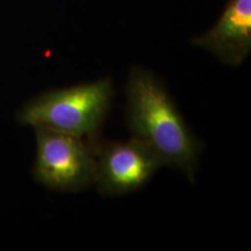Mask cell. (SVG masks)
Masks as SVG:
<instances>
[{"label": "cell", "instance_id": "obj_3", "mask_svg": "<svg viewBox=\"0 0 251 251\" xmlns=\"http://www.w3.org/2000/svg\"><path fill=\"white\" fill-rule=\"evenodd\" d=\"M37 183L58 192H80L94 184L96 149L81 137L47 127H33Z\"/></svg>", "mask_w": 251, "mask_h": 251}, {"label": "cell", "instance_id": "obj_1", "mask_svg": "<svg viewBox=\"0 0 251 251\" xmlns=\"http://www.w3.org/2000/svg\"><path fill=\"white\" fill-rule=\"evenodd\" d=\"M126 100L133 137L155 150L164 165L178 169L194 183L202 144L188 128L162 81L147 69L133 67L128 74Z\"/></svg>", "mask_w": 251, "mask_h": 251}, {"label": "cell", "instance_id": "obj_2", "mask_svg": "<svg viewBox=\"0 0 251 251\" xmlns=\"http://www.w3.org/2000/svg\"><path fill=\"white\" fill-rule=\"evenodd\" d=\"M113 96L109 78L50 90L25 103L17 120L23 126L51 128L93 140L111 109Z\"/></svg>", "mask_w": 251, "mask_h": 251}, {"label": "cell", "instance_id": "obj_4", "mask_svg": "<svg viewBox=\"0 0 251 251\" xmlns=\"http://www.w3.org/2000/svg\"><path fill=\"white\" fill-rule=\"evenodd\" d=\"M163 165L155 150L136 137L105 142L96 148L94 184L102 196H124L142 188Z\"/></svg>", "mask_w": 251, "mask_h": 251}, {"label": "cell", "instance_id": "obj_5", "mask_svg": "<svg viewBox=\"0 0 251 251\" xmlns=\"http://www.w3.org/2000/svg\"><path fill=\"white\" fill-rule=\"evenodd\" d=\"M191 45L230 67H240L251 52V0H228L218 23Z\"/></svg>", "mask_w": 251, "mask_h": 251}]
</instances>
